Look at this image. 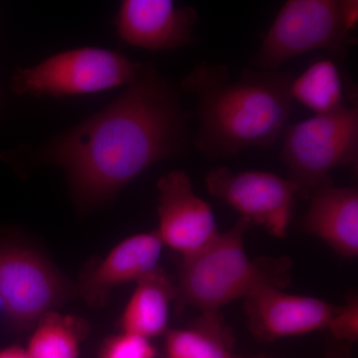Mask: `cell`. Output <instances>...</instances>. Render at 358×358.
I'll return each mask as SVG.
<instances>
[{"label": "cell", "instance_id": "obj_2", "mask_svg": "<svg viewBox=\"0 0 358 358\" xmlns=\"http://www.w3.org/2000/svg\"><path fill=\"white\" fill-rule=\"evenodd\" d=\"M288 73L244 69L233 78L227 67L199 63L181 88L199 100L194 143L207 157L226 159L250 148H268L281 136L292 112Z\"/></svg>", "mask_w": 358, "mask_h": 358}, {"label": "cell", "instance_id": "obj_8", "mask_svg": "<svg viewBox=\"0 0 358 358\" xmlns=\"http://www.w3.org/2000/svg\"><path fill=\"white\" fill-rule=\"evenodd\" d=\"M207 190L275 238H285L298 199L288 178L260 171L235 173L227 166L211 169L205 176Z\"/></svg>", "mask_w": 358, "mask_h": 358}, {"label": "cell", "instance_id": "obj_17", "mask_svg": "<svg viewBox=\"0 0 358 358\" xmlns=\"http://www.w3.org/2000/svg\"><path fill=\"white\" fill-rule=\"evenodd\" d=\"M81 338V322L54 310L39 320L25 350L30 358H78Z\"/></svg>", "mask_w": 358, "mask_h": 358}, {"label": "cell", "instance_id": "obj_3", "mask_svg": "<svg viewBox=\"0 0 358 358\" xmlns=\"http://www.w3.org/2000/svg\"><path fill=\"white\" fill-rule=\"evenodd\" d=\"M251 225L241 217L199 253L182 259L176 288L179 300L202 313H218L224 306L247 298L257 289L288 286L289 259L249 258L245 236Z\"/></svg>", "mask_w": 358, "mask_h": 358}, {"label": "cell", "instance_id": "obj_4", "mask_svg": "<svg viewBox=\"0 0 358 358\" xmlns=\"http://www.w3.org/2000/svg\"><path fill=\"white\" fill-rule=\"evenodd\" d=\"M281 157L298 199H310L320 188L331 185L334 169L357 162V106L345 103L334 112L289 127Z\"/></svg>", "mask_w": 358, "mask_h": 358}, {"label": "cell", "instance_id": "obj_15", "mask_svg": "<svg viewBox=\"0 0 358 358\" xmlns=\"http://www.w3.org/2000/svg\"><path fill=\"white\" fill-rule=\"evenodd\" d=\"M202 313L194 327L167 333V358H235L231 352L229 331L218 313Z\"/></svg>", "mask_w": 358, "mask_h": 358}, {"label": "cell", "instance_id": "obj_10", "mask_svg": "<svg viewBox=\"0 0 358 358\" xmlns=\"http://www.w3.org/2000/svg\"><path fill=\"white\" fill-rule=\"evenodd\" d=\"M199 13L171 0H124L114 18L117 37L129 46L159 52L195 43Z\"/></svg>", "mask_w": 358, "mask_h": 358}, {"label": "cell", "instance_id": "obj_12", "mask_svg": "<svg viewBox=\"0 0 358 358\" xmlns=\"http://www.w3.org/2000/svg\"><path fill=\"white\" fill-rule=\"evenodd\" d=\"M164 247L157 231L122 240L84 275L81 291L85 300L91 305H100L112 289L152 274L159 268Z\"/></svg>", "mask_w": 358, "mask_h": 358}, {"label": "cell", "instance_id": "obj_9", "mask_svg": "<svg viewBox=\"0 0 358 358\" xmlns=\"http://www.w3.org/2000/svg\"><path fill=\"white\" fill-rule=\"evenodd\" d=\"M157 190L159 228L155 231L164 246L185 259L218 236L220 231L210 205L194 192L185 171L176 169L160 178Z\"/></svg>", "mask_w": 358, "mask_h": 358}, {"label": "cell", "instance_id": "obj_18", "mask_svg": "<svg viewBox=\"0 0 358 358\" xmlns=\"http://www.w3.org/2000/svg\"><path fill=\"white\" fill-rule=\"evenodd\" d=\"M157 355L150 339L122 331L105 341L99 358H157Z\"/></svg>", "mask_w": 358, "mask_h": 358}, {"label": "cell", "instance_id": "obj_11", "mask_svg": "<svg viewBox=\"0 0 358 358\" xmlns=\"http://www.w3.org/2000/svg\"><path fill=\"white\" fill-rule=\"evenodd\" d=\"M336 307L320 299L262 287L245 298L250 331L268 343L326 329Z\"/></svg>", "mask_w": 358, "mask_h": 358}, {"label": "cell", "instance_id": "obj_14", "mask_svg": "<svg viewBox=\"0 0 358 358\" xmlns=\"http://www.w3.org/2000/svg\"><path fill=\"white\" fill-rule=\"evenodd\" d=\"M176 294V289L159 268L136 282L122 312V331L148 339L166 333L171 303Z\"/></svg>", "mask_w": 358, "mask_h": 358}, {"label": "cell", "instance_id": "obj_7", "mask_svg": "<svg viewBox=\"0 0 358 358\" xmlns=\"http://www.w3.org/2000/svg\"><path fill=\"white\" fill-rule=\"evenodd\" d=\"M69 288L57 268L37 252L0 247V300L11 327L25 329L54 312Z\"/></svg>", "mask_w": 358, "mask_h": 358}, {"label": "cell", "instance_id": "obj_5", "mask_svg": "<svg viewBox=\"0 0 358 358\" xmlns=\"http://www.w3.org/2000/svg\"><path fill=\"white\" fill-rule=\"evenodd\" d=\"M141 65L119 51L81 47L52 55L33 67L17 68L11 89L17 95L36 98L91 95L128 86Z\"/></svg>", "mask_w": 358, "mask_h": 358}, {"label": "cell", "instance_id": "obj_16", "mask_svg": "<svg viewBox=\"0 0 358 358\" xmlns=\"http://www.w3.org/2000/svg\"><path fill=\"white\" fill-rule=\"evenodd\" d=\"M291 96L315 115L334 112L345 105L338 66L331 59H320L291 83Z\"/></svg>", "mask_w": 358, "mask_h": 358}, {"label": "cell", "instance_id": "obj_20", "mask_svg": "<svg viewBox=\"0 0 358 358\" xmlns=\"http://www.w3.org/2000/svg\"><path fill=\"white\" fill-rule=\"evenodd\" d=\"M341 15L345 21L348 31H352L357 28L358 22V1L357 0H339Z\"/></svg>", "mask_w": 358, "mask_h": 358}, {"label": "cell", "instance_id": "obj_6", "mask_svg": "<svg viewBox=\"0 0 358 358\" xmlns=\"http://www.w3.org/2000/svg\"><path fill=\"white\" fill-rule=\"evenodd\" d=\"M348 34L339 0H289L264 37L254 65L275 72L289 60L312 51L339 53Z\"/></svg>", "mask_w": 358, "mask_h": 358}, {"label": "cell", "instance_id": "obj_21", "mask_svg": "<svg viewBox=\"0 0 358 358\" xmlns=\"http://www.w3.org/2000/svg\"><path fill=\"white\" fill-rule=\"evenodd\" d=\"M0 358H30L25 348L9 346L0 350Z\"/></svg>", "mask_w": 358, "mask_h": 358}, {"label": "cell", "instance_id": "obj_13", "mask_svg": "<svg viewBox=\"0 0 358 358\" xmlns=\"http://www.w3.org/2000/svg\"><path fill=\"white\" fill-rule=\"evenodd\" d=\"M301 219L303 231L324 242L338 255H358V192L355 187L327 185L310 197Z\"/></svg>", "mask_w": 358, "mask_h": 358}, {"label": "cell", "instance_id": "obj_22", "mask_svg": "<svg viewBox=\"0 0 358 358\" xmlns=\"http://www.w3.org/2000/svg\"><path fill=\"white\" fill-rule=\"evenodd\" d=\"M0 313H2V303H1V300H0Z\"/></svg>", "mask_w": 358, "mask_h": 358}, {"label": "cell", "instance_id": "obj_19", "mask_svg": "<svg viewBox=\"0 0 358 358\" xmlns=\"http://www.w3.org/2000/svg\"><path fill=\"white\" fill-rule=\"evenodd\" d=\"M329 329L334 338L348 343L358 339V299L355 294L348 296L345 306L336 308L329 320Z\"/></svg>", "mask_w": 358, "mask_h": 358}, {"label": "cell", "instance_id": "obj_1", "mask_svg": "<svg viewBox=\"0 0 358 358\" xmlns=\"http://www.w3.org/2000/svg\"><path fill=\"white\" fill-rule=\"evenodd\" d=\"M190 117L178 87L143 63L121 95L47 141L36 157L64 171L80 208H96L150 166L183 154Z\"/></svg>", "mask_w": 358, "mask_h": 358}]
</instances>
